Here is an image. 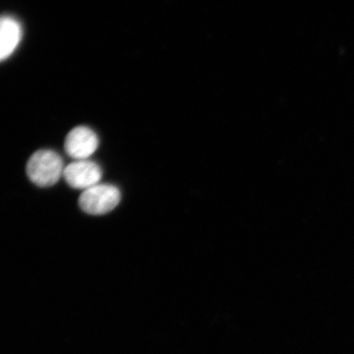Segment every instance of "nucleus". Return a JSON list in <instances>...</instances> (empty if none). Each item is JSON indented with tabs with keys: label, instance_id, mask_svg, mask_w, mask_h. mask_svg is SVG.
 I'll use <instances>...</instances> for the list:
<instances>
[{
	"label": "nucleus",
	"instance_id": "2",
	"mask_svg": "<svg viewBox=\"0 0 354 354\" xmlns=\"http://www.w3.org/2000/svg\"><path fill=\"white\" fill-rule=\"evenodd\" d=\"M120 191L111 184H97L83 191L79 199L80 208L90 215H104L113 211L120 202Z\"/></svg>",
	"mask_w": 354,
	"mask_h": 354
},
{
	"label": "nucleus",
	"instance_id": "3",
	"mask_svg": "<svg viewBox=\"0 0 354 354\" xmlns=\"http://www.w3.org/2000/svg\"><path fill=\"white\" fill-rule=\"evenodd\" d=\"M102 174L99 165L92 160H81L65 167L64 177L67 184L74 189L85 191L99 184Z\"/></svg>",
	"mask_w": 354,
	"mask_h": 354
},
{
	"label": "nucleus",
	"instance_id": "4",
	"mask_svg": "<svg viewBox=\"0 0 354 354\" xmlns=\"http://www.w3.org/2000/svg\"><path fill=\"white\" fill-rule=\"evenodd\" d=\"M97 147L99 138L88 127H75L65 139L64 148L67 155L76 160H88L97 151Z\"/></svg>",
	"mask_w": 354,
	"mask_h": 354
},
{
	"label": "nucleus",
	"instance_id": "5",
	"mask_svg": "<svg viewBox=\"0 0 354 354\" xmlns=\"http://www.w3.org/2000/svg\"><path fill=\"white\" fill-rule=\"evenodd\" d=\"M22 39V28L12 17H0V62L10 57Z\"/></svg>",
	"mask_w": 354,
	"mask_h": 354
},
{
	"label": "nucleus",
	"instance_id": "1",
	"mask_svg": "<svg viewBox=\"0 0 354 354\" xmlns=\"http://www.w3.org/2000/svg\"><path fill=\"white\" fill-rule=\"evenodd\" d=\"M64 160L51 150L38 151L30 158L27 174L30 180L41 187L55 185L64 176Z\"/></svg>",
	"mask_w": 354,
	"mask_h": 354
}]
</instances>
